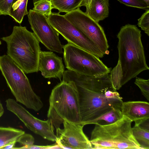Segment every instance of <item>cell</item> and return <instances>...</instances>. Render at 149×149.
Wrapping results in <instances>:
<instances>
[{"instance_id": "obj_24", "label": "cell", "mask_w": 149, "mask_h": 149, "mask_svg": "<svg viewBox=\"0 0 149 149\" xmlns=\"http://www.w3.org/2000/svg\"><path fill=\"white\" fill-rule=\"evenodd\" d=\"M126 6L146 10H149V6L142 0H117Z\"/></svg>"}, {"instance_id": "obj_25", "label": "cell", "mask_w": 149, "mask_h": 149, "mask_svg": "<svg viewBox=\"0 0 149 149\" xmlns=\"http://www.w3.org/2000/svg\"><path fill=\"white\" fill-rule=\"evenodd\" d=\"M17 1L0 0V15H9L13 5Z\"/></svg>"}, {"instance_id": "obj_1", "label": "cell", "mask_w": 149, "mask_h": 149, "mask_svg": "<svg viewBox=\"0 0 149 149\" xmlns=\"http://www.w3.org/2000/svg\"><path fill=\"white\" fill-rule=\"evenodd\" d=\"M62 77V81H72L77 86L81 125L113 108L121 109L122 98L113 87L109 73L91 76L68 70Z\"/></svg>"}, {"instance_id": "obj_14", "label": "cell", "mask_w": 149, "mask_h": 149, "mask_svg": "<svg viewBox=\"0 0 149 149\" xmlns=\"http://www.w3.org/2000/svg\"><path fill=\"white\" fill-rule=\"evenodd\" d=\"M121 110L123 116L134 121L149 118V103L144 101L123 102Z\"/></svg>"}, {"instance_id": "obj_10", "label": "cell", "mask_w": 149, "mask_h": 149, "mask_svg": "<svg viewBox=\"0 0 149 149\" xmlns=\"http://www.w3.org/2000/svg\"><path fill=\"white\" fill-rule=\"evenodd\" d=\"M27 15L31 28L39 41L48 49L63 53L59 33L50 24L47 17L32 9L29 10Z\"/></svg>"}, {"instance_id": "obj_2", "label": "cell", "mask_w": 149, "mask_h": 149, "mask_svg": "<svg viewBox=\"0 0 149 149\" xmlns=\"http://www.w3.org/2000/svg\"><path fill=\"white\" fill-rule=\"evenodd\" d=\"M141 36V31L136 25L131 24L122 26L117 35L118 60L110 73L116 90L141 72L149 69Z\"/></svg>"}, {"instance_id": "obj_7", "label": "cell", "mask_w": 149, "mask_h": 149, "mask_svg": "<svg viewBox=\"0 0 149 149\" xmlns=\"http://www.w3.org/2000/svg\"><path fill=\"white\" fill-rule=\"evenodd\" d=\"M63 48L64 61L68 70L91 76L109 74L111 70L99 58L71 43L63 46Z\"/></svg>"}, {"instance_id": "obj_3", "label": "cell", "mask_w": 149, "mask_h": 149, "mask_svg": "<svg viewBox=\"0 0 149 149\" xmlns=\"http://www.w3.org/2000/svg\"><path fill=\"white\" fill-rule=\"evenodd\" d=\"M49 102L47 117L56 130L65 121L81 124L79 93L73 82L62 81L56 86Z\"/></svg>"}, {"instance_id": "obj_31", "label": "cell", "mask_w": 149, "mask_h": 149, "mask_svg": "<svg viewBox=\"0 0 149 149\" xmlns=\"http://www.w3.org/2000/svg\"><path fill=\"white\" fill-rule=\"evenodd\" d=\"M4 112V109L0 101V117L3 115Z\"/></svg>"}, {"instance_id": "obj_30", "label": "cell", "mask_w": 149, "mask_h": 149, "mask_svg": "<svg viewBox=\"0 0 149 149\" xmlns=\"http://www.w3.org/2000/svg\"><path fill=\"white\" fill-rule=\"evenodd\" d=\"M16 142V141L11 142L4 146L3 149H13Z\"/></svg>"}, {"instance_id": "obj_29", "label": "cell", "mask_w": 149, "mask_h": 149, "mask_svg": "<svg viewBox=\"0 0 149 149\" xmlns=\"http://www.w3.org/2000/svg\"><path fill=\"white\" fill-rule=\"evenodd\" d=\"M92 1V0H82L80 6H84L86 7V13L89 10Z\"/></svg>"}, {"instance_id": "obj_6", "label": "cell", "mask_w": 149, "mask_h": 149, "mask_svg": "<svg viewBox=\"0 0 149 149\" xmlns=\"http://www.w3.org/2000/svg\"><path fill=\"white\" fill-rule=\"evenodd\" d=\"M0 70L16 101L37 111L43 107L23 71L8 55L0 56Z\"/></svg>"}, {"instance_id": "obj_27", "label": "cell", "mask_w": 149, "mask_h": 149, "mask_svg": "<svg viewBox=\"0 0 149 149\" xmlns=\"http://www.w3.org/2000/svg\"><path fill=\"white\" fill-rule=\"evenodd\" d=\"M14 149H61V148L56 143L52 145L47 146H37L34 144L27 146L20 147H15Z\"/></svg>"}, {"instance_id": "obj_32", "label": "cell", "mask_w": 149, "mask_h": 149, "mask_svg": "<svg viewBox=\"0 0 149 149\" xmlns=\"http://www.w3.org/2000/svg\"><path fill=\"white\" fill-rule=\"evenodd\" d=\"M144 1L147 5L149 6V0H142Z\"/></svg>"}, {"instance_id": "obj_34", "label": "cell", "mask_w": 149, "mask_h": 149, "mask_svg": "<svg viewBox=\"0 0 149 149\" xmlns=\"http://www.w3.org/2000/svg\"><path fill=\"white\" fill-rule=\"evenodd\" d=\"M1 44V41H0V45Z\"/></svg>"}, {"instance_id": "obj_5", "label": "cell", "mask_w": 149, "mask_h": 149, "mask_svg": "<svg viewBox=\"0 0 149 149\" xmlns=\"http://www.w3.org/2000/svg\"><path fill=\"white\" fill-rule=\"evenodd\" d=\"M132 122L123 116L111 124L95 125L90 140L93 149H142L133 135Z\"/></svg>"}, {"instance_id": "obj_33", "label": "cell", "mask_w": 149, "mask_h": 149, "mask_svg": "<svg viewBox=\"0 0 149 149\" xmlns=\"http://www.w3.org/2000/svg\"><path fill=\"white\" fill-rule=\"evenodd\" d=\"M42 0H33V3L34 4L39 1H40Z\"/></svg>"}, {"instance_id": "obj_20", "label": "cell", "mask_w": 149, "mask_h": 149, "mask_svg": "<svg viewBox=\"0 0 149 149\" xmlns=\"http://www.w3.org/2000/svg\"><path fill=\"white\" fill-rule=\"evenodd\" d=\"M28 0H24L18 7L10 13L9 15L13 18L15 21L21 24L24 16L28 14L27 6Z\"/></svg>"}, {"instance_id": "obj_28", "label": "cell", "mask_w": 149, "mask_h": 149, "mask_svg": "<svg viewBox=\"0 0 149 149\" xmlns=\"http://www.w3.org/2000/svg\"><path fill=\"white\" fill-rule=\"evenodd\" d=\"M135 125L149 131V118H145L134 121Z\"/></svg>"}, {"instance_id": "obj_15", "label": "cell", "mask_w": 149, "mask_h": 149, "mask_svg": "<svg viewBox=\"0 0 149 149\" xmlns=\"http://www.w3.org/2000/svg\"><path fill=\"white\" fill-rule=\"evenodd\" d=\"M109 7V0H92L89 10L85 13L98 22L108 17Z\"/></svg>"}, {"instance_id": "obj_19", "label": "cell", "mask_w": 149, "mask_h": 149, "mask_svg": "<svg viewBox=\"0 0 149 149\" xmlns=\"http://www.w3.org/2000/svg\"><path fill=\"white\" fill-rule=\"evenodd\" d=\"M132 129L134 138L142 149H149V131L135 125Z\"/></svg>"}, {"instance_id": "obj_17", "label": "cell", "mask_w": 149, "mask_h": 149, "mask_svg": "<svg viewBox=\"0 0 149 149\" xmlns=\"http://www.w3.org/2000/svg\"><path fill=\"white\" fill-rule=\"evenodd\" d=\"M25 133L21 130L10 127H0V149L8 144L16 141L18 138Z\"/></svg>"}, {"instance_id": "obj_12", "label": "cell", "mask_w": 149, "mask_h": 149, "mask_svg": "<svg viewBox=\"0 0 149 149\" xmlns=\"http://www.w3.org/2000/svg\"><path fill=\"white\" fill-rule=\"evenodd\" d=\"M63 128L56 130V143L61 149H93L83 131L84 125L64 121Z\"/></svg>"}, {"instance_id": "obj_8", "label": "cell", "mask_w": 149, "mask_h": 149, "mask_svg": "<svg viewBox=\"0 0 149 149\" xmlns=\"http://www.w3.org/2000/svg\"><path fill=\"white\" fill-rule=\"evenodd\" d=\"M50 24L68 43L81 48L99 58L104 54L96 46L64 15L60 13H52L48 17Z\"/></svg>"}, {"instance_id": "obj_23", "label": "cell", "mask_w": 149, "mask_h": 149, "mask_svg": "<svg viewBox=\"0 0 149 149\" xmlns=\"http://www.w3.org/2000/svg\"><path fill=\"white\" fill-rule=\"evenodd\" d=\"M138 25L144 31L145 33L149 36V10L145 12L138 19Z\"/></svg>"}, {"instance_id": "obj_16", "label": "cell", "mask_w": 149, "mask_h": 149, "mask_svg": "<svg viewBox=\"0 0 149 149\" xmlns=\"http://www.w3.org/2000/svg\"><path fill=\"white\" fill-rule=\"evenodd\" d=\"M123 116L120 109L113 108L98 118L88 122L86 124L100 126L109 125L121 118Z\"/></svg>"}, {"instance_id": "obj_13", "label": "cell", "mask_w": 149, "mask_h": 149, "mask_svg": "<svg viewBox=\"0 0 149 149\" xmlns=\"http://www.w3.org/2000/svg\"><path fill=\"white\" fill-rule=\"evenodd\" d=\"M38 69L44 78H58L61 81L65 71L62 58L51 51H40Z\"/></svg>"}, {"instance_id": "obj_11", "label": "cell", "mask_w": 149, "mask_h": 149, "mask_svg": "<svg viewBox=\"0 0 149 149\" xmlns=\"http://www.w3.org/2000/svg\"><path fill=\"white\" fill-rule=\"evenodd\" d=\"M6 103L8 110L15 114L28 128L44 139L56 141L55 128L50 119L43 120L37 118L13 99H8Z\"/></svg>"}, {"instance_id": "obj_21", "label": "cell", "mask_w": 149, "mask_h": 149, "mask_svg": "<svg viewBox=\"0 0 149 149\" xmlns=\"http://www.w3.org/2000/svg\"><path fill=\"white\" fill-rule=\"evenodd\" d=\"M34 4L32 10L39 12L46 17H48L52 13L53 9L50 0H42Z\"/></svg>"}, {"instance_id": "obj_4", "label": "cell", "mask_w": 149, "mask_h": 149, "mask_svg": "<svg viewBox=\"0 0 149 149\" xmlns=\"http://www.w3.org/2000/svg\"><path fill=\"white\" fill-rule=\"evenodd\" d=\"M1 39L6 43L7 55L24 73L38 71L41 50L40 42L33 33L26 27L14 26L10 35Z\"/></svg>"}, {"instance_id": "obj_9", "label": "cell", "mask_w": 149, "mask_h": 149, "mask_svg": "<svg viewBox=\"0 0 149 149\" xmlns=\"http://www.w3.org/2000/svg\"><path fill=\"white\" fill-rule=\"evenodd\" d=\"M65 17L93 42L104 54L109 53V45L104 31L97 22L79 8L66 13Z\"/></svg>"}, {"instance_id": "obj_18", "label": "cell", "mask_w": 149, "mask_h": 149, "mask_svg": "<svg viewBox=\"0 0 149 149\" xmlns=\"http://www.w3.org/2000/svg\"><path fill=\"white\" fill-rule=\"evenodd\" d=\"M53 9L58 13H68L80 7L82 0H50Z\"/></svg>"}, {"instance_id": "obj_26", "label": "cell", "mask_w": 149, "mask_h": 149, "mask_svg": "<svg viewBox=\"0 0 149 149\" xmlns=\"http://www.w3.org/2000/svg\"><path fill=\"white\" fill-rule=\"evenodd\" d=\"M17 142L23 146H27L33 144L34 139L31 134L24 133L18 138Z\"/></svg>"}, {"instance_id": "obj_22", "label": "cell", "mask_w": 149, "mask_h": 149, "mask_svg": "<svg viewBox=\"0 0 149 149\" xmlns=\"http://www.w3.org/2000/svg\"><path fill=\"white\" fill-rule=\"evenodd\" d=\"M140 89L143 95L149 101V80L136 77L134 82Z\"/></svg>"}]
</instances>
